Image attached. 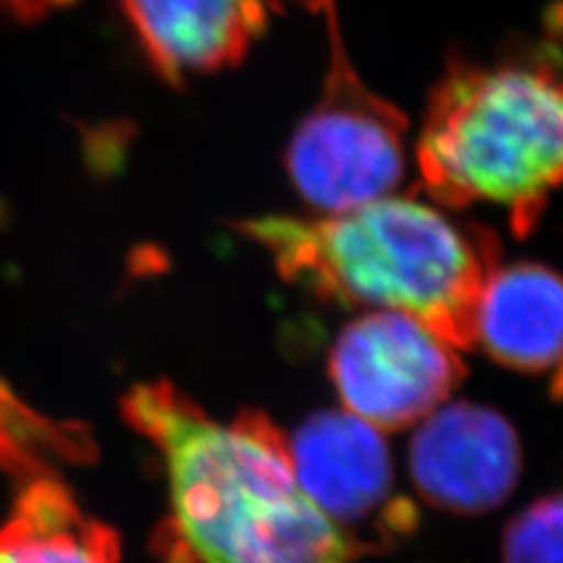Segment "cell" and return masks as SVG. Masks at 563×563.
Listing matches in <instances>:
<instances>
[{
  "label": "cell",
  "mask_w": 563,
  "mask_h": 563,
  "mask_svg": "<svg viewBox=\"0 0 563 563\" xmlns=\"http://www.w3.org/2000/svg\"><path fill=\"white\" fill-rule=\"evenodd\" d=\"M418 167L434 202L503 207L515 235L531 233L563 186L561 43L451 59L422 118Z\"/></svg>",
  "instance_id": "3"
},
{
  "label": "cell",
  "mask_w": 563,
  "mask_h": 563,
  "mask_svg": "<svg viewBox=\"0 0 563 563\" xmlns=\"http://www.w3.org/2000/svg\"><path fill=\"white\" fill-rule=\"evenodd\" d=\"M312 3H317V5H322V3H324V0H312Z\"/></svg>",
  "instance_id": "13"
},
{
  "label": "cell",
  "mask_w": 563,
  "mask_h": 563,
  "mask_svg": "<svg viewBox=\"0 0 563 563\" xmlns=\"http://www.w3.org/2000/svg\"><path fill=\"white\" fill-rule=\"evenodd\" d=\"M519 374H552L563 395V277L540 263L496 266L477 310V347Z\"/></svg>",
  "instance_id": "9"
},
{
  "label": "cell",
  "mask_w": 563,
  "mask_h": 563,
  "mask_svg": "<svg viewBox=\"0 0 563 563\" xmlns=\"http://www.w3.org/2000/svg\"><path fill=\"white\" fill-rule=\"evenodd\" d=\"M157 74H190L242 62L266 31L268 0H120Z\"/></svg>",
  "instance_id": "8"
},
{
  "label": "cell",
  "mask_w": 563,
  "mask_h": 563,
  "mask_svg": "<svg viewBox=\"0 0 563 563\" xmlns=\"http://www.w3.org/2000/svg\"><path fill=\"white\" fill-rule=\"evenodd\" d=\"M0 563H122L120 540L59 477L41 470L0 519Z\"/></svg>",
  "instance_id": "10"
},
{
  "label": "cell",
  "mask_w": 563,
  "mask_h": 563,
  "mask_svg": "<svg viewBox=\"0 0 563 563\" xmlns=\"http://www.w3.org/2000/svg\"><path fill=\"white\" fill-rule=\"evenodd\" d=\"M503 563H563V493L536 500L509 521Z\"/></svg>",
  "instance_id": "11"
},
{
  "label": "cell",
  "mask_w": 563,
  "mask_h": 563,
  "mask_svg": "<svg viewBox=\"0 0 563 563\" xmlns=\"http://www.w3.org/2000/svg\"><path fill=\"white\" fill-rule=\"evenodd\" d=\"M161 451L172 517L169 563H350L347 540L296 479L289 439L261 411L211 418L167 380L122 401Z\"/></svg>",
  "instance_id": "1"
},
{
  "label": "cell",
  "mask_w": 563,
  "mask_h": 563,
  "mask_svg": "<svg viewBox=\"0 0 563 563\" xmlns=\"http://www.w3.org/2000/svg\"><path fill=\"white\" fill-rule=\"evenodd\" d=\"M296 479L339 528L355 556L413 533V503L395 493L390 451L374 426L345 411H317L289 442Z\"/></svg>",
  "instance_id": "6"
},
{
  "label": "cell",
  "mask_w": 563,
  "mask_h": 563,
  "mask_svg": "<svg viewBox=\"0 0 563 563\" xmlns=\"http://www.w3.org/2000/svg\"><path fill=\"white\" fill-rule=\"evenodd\" d=\"M409 463L422 500L455 515H484L512 496L523 461L507 418L457 401L422 420Z\"/></svg>",
  "instance_id": "7"
},
{
  "label": "cell",
  "mask_w": 563,
  "mask_h": 563,
  "mask_svg": "<svg viewBox=\"0 0 563 563\" xmlns=\"http://www.w3.org/2000/svg\"><path fill=\"white\" fill-rule=\"evenodd\" d=\"M329 376L350 413L376 430L399 432L442 407L467 368L453 345L411 314L376 310L339 333Z\"/></svg>",
  "instance_id": "5"
},
{
  "label": "cell",
  "mask_w": 563,
  "mask_h": 563,
  "mask_svg": "<svg viewBox=\"0 0 563 563\" xmlns=\"http://www.w3.org/2000/svg\"><path fill=\"white\" fill-rule=\"evenodd\" d=\"M68 3H74V0H0V8L20 16V20H38V16L55 12Z\"/></svg>",
  "instance_id": "12"
},
{
  "label": "cell",
  "mask_w": 563,
  "mask_h": 563,
  "mask_svg": "<svg viewBox=\"0 0 563 563\" xmlns=\"http://www.w3.org/2000/svg\"><path fill=\"white\" fill-rule=\"evenodd\" d=\"M329 68L322 95L287 148L294 188L314 209L343 211L393 192L404 176L407 118L352 66L336 0H324Z\"/></svg>",
  "instance_id": "4"
},
{
  "label": "cell",
  "mask_w": 563,
  "mask_h": 563,
  "mask_svg": "<svg viewBox=\"0 0 563 563\" xmlns=\"http://www.w3.org/2000/svg\"><path fill=\"white\" fill-rule=\"evenodd\" d=\"M240 231L282 279L320 301L411 314L457 350L477 347V310L500 242L413 196L387 192L314 219L258 217Z\"/></svg>",
  "instance_id": "2"
}]
</instances>
